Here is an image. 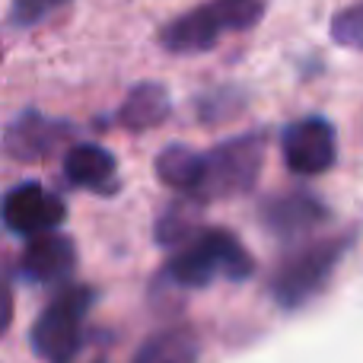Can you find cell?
Instances as JSON below:
<instances>
[{
    "instance_id": "cell-17",
    "label": "cell",
    "mask_w": 363,
    "mask_h": 363,
    "mask_svg": "<svg viewBox=\"0 0 363 363\" xmlns=\"http://www.w3.org/2000/svg\"><path fill=\"white\" fill-rule=\"evenodd\" d=\"M67 4L70 0H13L6 23H10V29H35L38 23L61 13Z\"/></svg>"
},
{
    "instance_id": "cell-3",
    "label": "cell",
    "mask_w": 363,
    "mask_h": 363,
    "mask_svg": "<svg viewBox=\"0 0 363 363\" xmlns=\"http://www.w3.org/2000/svg\"><path fill=\"white\" fill-rule=\"evenodd\" d=\"M264 0H207L182 13L160 32V45L169 55H204L226 35L249 32L262 23Z\"/></svg>"
},
{
    "instance_id": "cell-14",
    "label": "cell",
    "mask_w": 363,
    "mask_h": 363,
    "mask_svg": "<svg viewBox=\"0 0 363 363\" xmlns=\"http://www.w3.org/2000/svg\"><path fill=\"white\" fill-rule=\"evenodd\" d=\"M207 204L194 198H185L179 194V201H172L163 213H160L157 226H153V236L163 249H182L188 239H194L201 233V211Z\"/></svg>"
},
{
    "instance_id": "cell-7",
    "label": "cell",
    "mask_w": 363,
    "mask_h": 363,
    "mask_svg": "<svg viewBox=\"0 0 363 363\" xmlns=\"http://www.w3.org/2000/svg\"><path fill=\"white\" fill-rule=\"evenodd\" d=\"M67 220V204L61 194L48 191L38 182H19L4 194V226L16 236H42L55 233Z\"/></svg>"
},
{
    "instance_id": "cell-5",
    "label": "cell",
    "mask_w": 363,
    "mask_h": 363,
    "mask_svg": "<svg viewBox=\"0 0 363 363\" xmlns=\"http://www.w3.org/2000/svg\"><path fill=\"white\" fill-rule=\"evenodd\" d=\"M99 294L86 284H70L57 290L51 303L32 322L29 345L42 363H74L83 347L89 309L96 306Z\"/></svg>"
},
{
    "instance_id": "cell-11",
    "label": "cell",
    "mask_w": 363,
    "mask_h": 363,
    "mask_svg": "<svg viewBox=\"0 0 363 363\" xmlns=\"http://www.w3.org/2000/svg\"><path fill=\"white\" fill-rule=\"evenodd\" d=\"M64 179L74 188L89 194H115L118 182V160L99 144H77L64 153Z\"/></svg>"
},
{
    "instance_id": "cell-4",
    "label": "cell",
    "mask_w": 363,
    "mask_h": 363,
    "mask_svg": "<svg viewBox=\"0 0 363 363\" xmlns=\"http://www.w3.org/2000/svg\"><path fill=\"white\" fill-rule=\"evenodd\" d=\"M264 150H268V134L264 131L236 134V138L211 147L201 160V179L194 188V201L213 204V201L249 194L264 169Z\"/></svg>"
},
{
    "instance_id": "cell-15",
    "label": "cell",
    "mask_w": 363,
    "mask_h": 363,
    "mask_svg": "<svg viewBox=\"0 0 363 363\" xmlns=\"http://www.w3.org/2000/svg\"><path fill=\"white\" fill-rule=\"evenodd\" d=\"M201 160H204V153L185 144H169L157 157V176L166 188L185 194V198H194V188L201 179Z\"/></svg>"
},
{
    "instance_id": "cell-18",
    "label": "cell",
    "mask_w": 363,
    "mask_h": 363,
    "mask_svg": "<svg viewBox=\"0 0 363 363\" xmlns=\"http://www.w3.org/2000/svg\"><path fill=\"white\" fill-rule=\"evenodd\" d=\"M328 32L341 48H363V4L345 6V10L335 13Z\"/></svg>"
},
{
    "instance_id": "cell-6",
    "label": "cell",
    "mask_w": 363,
    "mask_h": 363,
    "mask_svg": "<svg viewBox=\"0 0 363 363\" xmlns=\"http://www.w3.org/2000/svg\"><path fill=\"white\" fill-rule=\"evenodd\" d=\"M281 153L294 176H322L338 160V131L322 115H306L284 128Z\"/></svg>"
},
{
    "instance_id": "cell-12",
    "label": "cell",
    "mask_w": 363,
    "mask_h": 363,
    "mask_svg": "<svg viewBox=\"0 0 363 363\" xmlns=\"http://www.w3.org/2000/svg\"><path fill=\"white\" fill-rule=\"evenodd\" d=\"M169 112H172L169 89L157 80H144L125 96L115 121L134 134H144V131H150V128L163 125V121L169 118Z\"/></svg>"
},
{
    "instance_id": "cell-2",
    "label": "cell",
    "mask_w": 363,
    "mask_h": 363,
    "mask_svg": "<svg viewBox=\"0 0 363 363\" xmlns=\"http://www.w3.org/2000/svg\"><path fill=\"white\" fill-rule=\"evenodd\" d=\"M354 242H357V230H345L335 233V236L313 239V242L300 245L296 252H290L268 281L271 300L284 313H296V309L309 306L328 287V281L341 268V262L354 249Z\"/></svg>"
},
{
    "instance_id": "cell-9",
    "label": "cell",
    "mask_w": 363,
    "mask_h": 363,
    "mask_svg": "<svg viewBox=\"0 0 363 363\" xmlns=\"http://www.w3.org/2000/svg\"><path fill=\"white\" fill-rule=\"evenodd\" d=\"M332 220L328 204L306 188L274 194L262 204V226L277 239H300Z\"/></svg>"
},
{
    "instance_id": "cell-16",
    "label": "cell",
    "mask_w": 363,
    "mask_h": 363,
    "mask_svg": "<svg viewBox=\"0 0 363 363\" xmlns=\"http://www.w3.org/2000/svg\"><path fill=\"white\" fill-rule=\"evenodd\" d=\"M245 108V93L236 86H220L213 93L201 96L198 99V118L207 121V125H217V121H226L233 115H239Z\"/></svg>"
},
{
    "instance_id": "cell-10",
    "label": "cell",
    "mask_w": 363,
    "mask_h": 363,
    "mask_svg": "<svg viewBox=\"0 0 363 363\" xmlns=\"http://www.w3.org/2000/svg\"><path fill=\"white\" fill-rule=\"evenodd\" d=\"M77 271V245L64 233H42L26 242L23 255H19V274L23 281L35 284V287H48V284H67Z\"/></svg>"
},
{
    "instance_id": "cell-13",
    "label": "cell",
    "mask_w": 363,
    "mask_h": 363,
    "mask_svg": "<svg viewBox=\"0 0 363 363\" xmlns=\"http://www.w3.org/2000/svg\"><path fill=\"white\" fill-rule=\"evenodd\" d=\"M198 357H201L198 332L188 325H172L150 335L138 347L131 363H198Z\"/></svg>"
},
{
    "instance_id": "cell-8",
    "label": "cell",
    "mask_w": 363,
    "mask_h": 363,
    "mask_svg": "<svg viewBox=\"0 0 363 363\" xmlns=\"http://www.w3.org/2000/svg\"><path fill=\"white\" fill-rule=\"evenodd\" d=\"M74 134L77 131L70 121L48 118L35 108H23L4 131V153L13 163H42L61 150Z\"/></svg>"
},
{
    "instance_id": "cell-1",
    "label": "cell",
    "mask_w": 363,
    "mask_h": 363,
    "mask_svg": "<svg viewBox=\"0 0 363 363\" xmlns=\"http://www.w3.org/2000/svg\"><path fill=\"white\" fill-rule=\"evenodd\" d=\"M255 274L249 249L239 242L236 233L230 230H201L194 239H188L176 255L166 262L160 284H169L176 290H201L211 287L217 277L233 284H242Z\"/></svg>"
}]
</instances>
